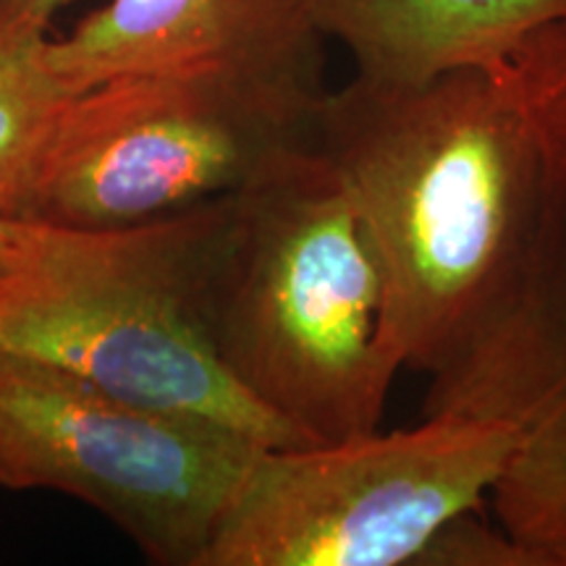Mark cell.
<instances>
[{
	"instance_id": "cell-6",
	"label": "cell",
	"mask_w": 566,
	"mask_h": 566,
	"mask_svg": "<svg viewBox=\"0 0 566 566\" xmlns=\"http://www.w3.org/2000/svg\"><path fill=\"white\" fill-rule=\"evenodd\" d=\"M514 422L424 415L396 433L265 449L202 566H407L493 495Z\"/></svg>"
},
{
	"instance_id": "cell-4",
	"label": "cell",
	"mask_w": 566,
	"mask_h": 566,
	"mask_svg": "<svg viewBox=\"0 0 566 566\" xmlns=\"http://www.w3.org/2000/svg\"><path fill=\"white\" fill-rule=\"evenodd\" d=\"M325 84L208 71L137 74L74 95L27 218L118 229L233 195L317 147Z\"/></svg>"
},
{
	"instance_id": "cell-9",
	"label": "cell",
	"mask_w": 566,
	"mask_h": 566,
	"mask_svg": "<svg viewBox=\"0 0 566 566\" xmlns=\"http://www.w3.org/2000/svg\"><path fill=\"white\" fill-rule=\"evenodd\" d=\"M323 38L349 51L363 80L420 84L457 69H499L566 0H310Z\"/></svg>"
},
{
	"instance_id": "cell-7",
	"label": "cell",
	"mask_w": 566,
	"mask_h": 566,
	"mask_svg": "<svg viewBox=\"0 0 566 566\" xmlns=\"http://www.w3.org/2000/svg\"><path fill=\"white\" fill-rule=\"evenodd\" d=\"M541 160L533 244L512 315L478 365L424 415L514 422L516 449L491 495L530 566H566V19L514 59Z\"/></svg>"
},
{
	"instance_id": "cell-10",
	"label": "cell",
	"mask_w": 566,
	"mask_h": 566,
	"mask_svg": "<svg viewBox=\"0 0 566 566\" xmlns=\"http://www.w3.org/2000/svg\"><path fill=\"white\" fill-rule=\"evenodd\" d=\"M69 3H0V218H27L42 158L74 97L48 59L53 19Z\"/></svg>"
},
{
	"instance_id": "cell-8",
	"label": "cell",
	"mask_w": 566,
	"mask_h": 566,
	"mask_svg": "<svg viewBox=\"0 0 566 566\" xmlns=\"http://www.w3.org/2000/svg\"><path fill=\"white\" fill-rule=\"evenodd\" d=\"M48 59L71 95L163 71L323 84L310 0H108L53 38Z\"/></svg>"
},
{
	"instance_id": "cell-5",
	"label": "cell",
	"mask_w": 566,
	"mask_h": 566,
	"mask_svg": "<svg viewBox=\"0 0 566 566\" xmlns=\"http://www.w3.org/2000/svg\"><path fill=\"white\" fill-rule=\"evenodd\" d=\"M271 446L0 352V485L84 501L160 566H202Z\"/></svg>"
},
{
	"instance_id": "cell-12",
	"label": "cell",
	"mask_w": 566,
	"mask_h": 566,
	"mask_svg": "<svg viewBox=\"0 0 566 566\" xmlns=\"http://www.w3.org/2000/svg\"><path fill=\"white\" fill-rule=\"evenodd\" d=\"M11 252V233H9V218H0V268L6 265Z\"/></svg>"
},
{
	"instance_id": "cell-13",
	"label": "cell",
	"mask_w": 566,
	"mask_h": 566,
	"mask_svg": "<svg viewBox=\"0 0 566 566\" xmlns=\"http://www.w3.org/2000/svg\"><path fill=\"white\" fill-rule=\"evenodd\" d=\"M0 3H3V0H0Z\"/></svg>"
},
{
	"instance_id": "cell-3",
	"label": "cell",
	"mask_w": 566,
	"mask_h": 566,
	"mask_svg": "<svg viewBox=\"0 0 566 566\" xmlns=\"http://www.w3.org/2000/svg\"><path fill=\"white\" fill-rule=\"evenodd\" d=\"M212 202L118 229L9 218L0 352L271 449L310 446L233 384L205 334L197 279Z\"/></svg>"
},
{
	"instance_id": "cell-2",
	"label": "cell",
	"mask_w": 566,
	"mask_h": 566,
	"mask_svg": "<svg viewBox=\"0 0 566 566\" xmlns=\"http://www.w3.org/2000/svg\"><path fill=\"white\" fill-rule=\"evenodd\" d=\"M197 302L233 384L304 443L380 430L405 370L388 338L384 271L317 147L212 202Z\"/></svg>"
},
{
	"instance_id": "cell-11",
	"label": "cell",
	"mask_w": 566,
	"mask_h": 566,
	"mask_svg": "<svg viewBox=\"0 0 566 566\" xmlns=\"http://www.w3.org/2000/svg\"><path fill=\"white\" fill-rule=\"evenodd\" d=\"M417 564L433 566H530L525 548L504 527H488L472 514L457 516L422 551Z\"/></svg>"
},
{
	"instance_id": "cell-1",
	"label": "cell",
	"mask_w": 566,
	"mask_h": 566,
	"mask_svg": "<svg viewBox=\"0 0 566 566\" xmlns=\"http://www.w3.org/2000/svg\"><path fill=\"white\" fill-rule=\"evenodd\" d=\"M317 150L378 252L394 352L433 401L504 328L533 244L541 160L512 66L354 76L325 95Z\"/></svg>"
}]
</instances>
